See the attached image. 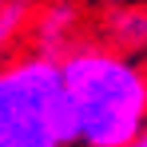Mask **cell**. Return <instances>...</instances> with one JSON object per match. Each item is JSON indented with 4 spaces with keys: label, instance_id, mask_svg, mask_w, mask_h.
Listing matches in <instances>:
<instances>
[{
    "label": "cell",
    "instance_id": "obj_2",
    "mask_svg": "<svg viewBox=\"0 0 147 147\" xmlns=\"http://www.w3.org/2000/svg\"><path fill=\"white\" fill-rule=\"evenodd\" d=\"M0 115L48 123L56 139L76 143V115L64 92V60L32 52L0 68Z\"/></svg>",
    "mask_w": 147,
    "mask_h": 147
},
{
    "label": "cell",
    "instance_id": "obj_3",
    "mask_svg": "<svg viewBox=\"0 0 147 147\" xmlns=\"http://www.w3.org/2000/svg\"><path fill=\"white\" fill-rule=\"evenodd\" d=\"M76 24H80V8L76 4H48V8H40L36 12V24H32L40 52L44 56H68L76 48L72 44Z\"/></svg>",
    "mask_w": 147,
    "mask_h": 147
},
{
    "label": "cell",
    "instance_id": "obj_8",
    "mask_svg": "<svg viewBox=\"0 0 147 147\" xmlns=\"http://www.w3.org/2000/svg\"><path fill=\"white\" fill-rule=\"evenodd\" d=\"M4 4H8V0H0V12H4Z\"/></svg>",
    "mask_w": 147,
    "mask_h": 147
},
{
    "label": "cell",
    "instance_id": "obj_6",
    "mask_svg": "<svg viewBox=\"0 0 147 147\" xmlns=\"http://www.w3.org/2000/svg\"><path fill=\"white\" fill-rule=\"evenodd\" d=\"M28 16H32V4H16V0L4 4V12H0V56L12 48L16 36L28 28Z\"/></svg>",
    "mask_w": 147,
    "mask_h": 147
},
{
    "label": "cell",
    "instance_id": "obj_7",
    "mask_svg": "<svg viewBox=\"0 0 147 147\" xmlns=\"http://www.w3.org/2000/svg\"><path fill=\"white\" fill-rule=\"evenodd\" d=\"M131 147H147V131H143V135H139V139H135Z\"/></svg>",
    "mask_w": 147,
    "mask_h": 147
},
{
    "label": "cell",
    "instance_id": "obj_4",
    "mask_svg": "<svg viewBox=\"0 0 147 147\" xmlns=\"http://www.w3.org/2000/svg\"><path fill=\"white\" fill-rule=\"evenodd\" d=\"M107 36L123 52L147 48V8H115L107 16Z\"/></svg>",
    "mask_w": 147,
    "mask_h": 147
},
{
    "label": "cell",
    "instance_id": "obj_5",
    "mask_svg": "<svg viewBox=\"0 0 147 147\" xmlns=\"http://www.w3.org/2000/svg\"><path fill=\"white\" fill-rule=\"evenodd\" d=\"M0 147H64L48 123L0 115Z\"/></svg>",
    "mask_w": 147,
    "mask_h": 147
},
{
    "label": "cell",
    "instance_id": "obj_1",
    "mask_svg": "<svg viewBox=\"0 0 147 147\" xmlns=\"http://www.w3.org/2000/svg\"><path fill=\"white\" fill-rule=\"evenodd\" d=\"M64 92L76 115V143L131 147L147 131V76L115 48H72L64 56Z\"/></svg>",
    "mask_w": 147,
    "mask_h": 147
}]
</instances>
